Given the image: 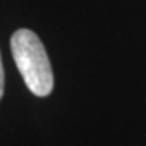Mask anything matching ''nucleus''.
<instances>
[{"label":"nucleus","mask_w":146,"mask_h":146,"mask_svg":"<svg viewBox=\"0 0 146 146\" xmlns=\"http://www.w3.org/2000/svg\"><path fill=\"white\" fill-rule=\"evenodd\" d=\"M11 51L27 88L37 97H46L54 88V73L46 49L35 31L19 29L11 37Z\"/></svg>","instance_id":"f257e3e1"},{"label":"nucleus","mask_w":146,"mask_h":146,"mask_svg":"<svg viewBox=\"0 0 146 146\" xmlns=\"http://www.w3.org/2000/svg\"><path fill=\"white\" fill-rule=\"evenodd\" d=\"M3 92H5V72H3L2 57H0V98L3 97Z\"/></svg>","instance_id":"f03ea898"}]
</instances>
